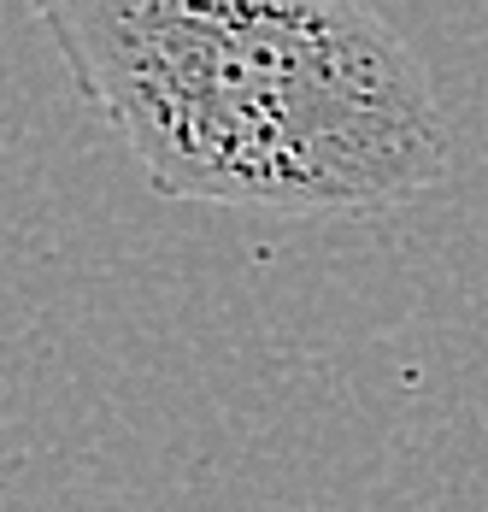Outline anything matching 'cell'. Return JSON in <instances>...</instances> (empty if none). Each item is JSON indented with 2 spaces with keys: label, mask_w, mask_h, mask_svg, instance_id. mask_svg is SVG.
Listing matches in <instances>:
<instances>
[{
  "label": "cell",
  "mask_w": 488,
  "mask_h": 512,
  "mask_svg": "<svg viewBox=\"0 0 488 512\" xmlns=\"http://www.w3.org/2000/svg\"><path fill=\"white\" fill-rule=\"evenodd\" d=\"M36 24L159 201L371 218L447 183L436 89L359 0H42Z\"/></svg>",
  "instance_id": "1"
}]
</instances>
